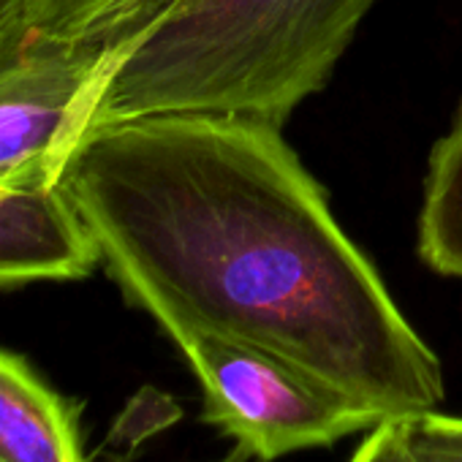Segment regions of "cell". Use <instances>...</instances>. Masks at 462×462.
<instances>
[{
  "mask_svg": "<svg viewBox=\"0 0 462 462\" xmlns=\"http://www.w3.org/2000/svg\"><path fill=\"white\" fill-rule=\"evenodd\" d=\"M348 462H416V459L405 443L400 419H386L370 432H365V440L359 443V448Z\"/></svg>",
  "mask_w": 462,
  "mask_h": 462,
  "instance_id": "cell-10",
  "label": "cell"
},
{
  "mask_svg": "<svg viewBox=\"0 0 462 462\" xmlns=\"http://www.w3.org/2000/svg\"><path fill=\"white\" fill-rule=\"evenodd\" d=\"M171 340L201 386V419L235 440L243 457L273 462L386 421L383 413L251 346L201 332Z\"/></svg>",
  "mask_w": 462,
  "mask_h": 462,
  "instance_id": "cell-4",
  "label": "cell"
},
{
  "mask_svg": "<svg viewBox=\"0 0 462 462\" xmlns=\"http://www.w3.org/2000/svg\"><path fill=\"white\" fill-rule=\"evenodd\" d=\"M101 264L90 231L60 185H0V289L79 281Z\"/></svg>",
  "mask_w": 462,
  "mask_h": 462,
  "instance_id": "cell-5",
  "label": "cell"
},
{
  "mask_svg": "<svg viewBox=\"0 0 462 462\" xmlns=\"http://www.w3.org/2000/svg\"><path fill=\"white\" fill-rule=\"evenodd\" d=\"M375 0H174L117 58L88 131L155 115L283 128L321 93Z\"/></svg>",
  "mask_w": 462,
  "mask_h": 462,
  "instance_id": "cell-2",
  "label": "cell"
},
{
  "mask_svg": "<svg viewBox=\"0 0 462 462\" xmlns=\"http://www.w3.org/2000/svg\"><path fill=\"white\" fill-rule=\"evenodd\" d=\"M28 0H0V55L25 39Z\"/></svg>",
  "mask_w": 462,
  "mask_h": 462,
  "instance_id": "cell-11",
  "label": "cell"
},
{
  "mask_svg": "<svg viewBox=\"0 0 462 462\" xmlns=\"http://www.w3.org/2000/svg\"><path fill=\"white\" fill-rule=\"evenodd\" d=\"M136 0H28L25 36L71 39L82 36Z\"/></svg>",
  "mask_w": 462,
  "mask_h": 462,
  "instance_id": "cell-8",
  "label": "cell"
},
{
  "mask_svg": "<svg viewBox=\"0 0 462 462\" xmlns=\"http://www.w3.org/2000/svg\"><path fill=\"white\" fill-rule=\"evenodd\" d=\"M171 4L136 0L82 36H25L0 55V185L60 182L112 66Z\"/></svg>",
  "mask_w": 462,
  "mask_h": 462,
  "instance_id": "cell-3",
  "label": "cell"
},
{
  "mask_svg": "<svg viewBox=\"0 0 462 462\" xmlns=\"http://www.w3.org/2000/svg\"><path fill=\"white\" fill-rule=\"evenodd\" d=\"M228 462H240V459H228Z\"/></svg>",
  "mask_w": 462,
  "mask_h": 462,
  "instance_id": "cell-12",
  "label": "cell"
},
{
  "mask_svg": "<svg viewBox=\"0 0 462 462\" xmlns=\"http://www.w3.org/2000/svg\"><path fill=\"white\" fill-rule=\"evenodd\" d=\"M0 462H85L77 411L17 354L0 348Z\"/></svg>",
  "mask_w": 462,
  "mask_h": 462,
  "instance_id": "cell-6",
  "label": "cell"
},
{
  "mask_svg": "<svg viewBox=\"0 0 462 462\" xmlns=\"http://www.w3.org/2000/svg\"><path fill=\"white\" fill-rule=\"evenodd\" d=\"M283 128L237 115L101 125L60 188L128 302L402 419L443 402L435 351L337 226Z\"/></svg>",
  "mask_w": 462,
  "mask_h": 462,
  "instance_id": "cell-1",
  "label": "cell"
},
{
  "mask_svg": "<svg viewBox=\"0 0 462 462\" xmlns=\"http://www.w3.org/2000/svg\"><path fill=\"white\" fill-rule=\"evenodd\" d=\"M416 254L432 273L462 281V104L427 161Z\"/></svg>",
  "mask_w": 462,
  "mask_h": 462,
  "instance_id": "cell-7",
  "label": "cell"
},
{
  "mask_svg": "<svg viewBox=\"0 0 462 462\" xmlns=\"http://www.w3.org/2000/svg\"><path fill=\"white\" fill-rule=\"evenodd\" d=\"M400 427L416 462H462V416L432 408L402 416Z\"/></svg>",
  "mask_w": 462,
  "mask_h": 462,
  "instance_id": "cell-9",
  "label": "cell"
}]
</instances>
